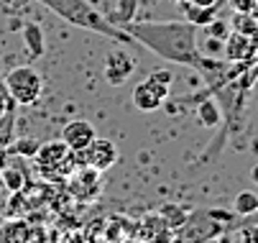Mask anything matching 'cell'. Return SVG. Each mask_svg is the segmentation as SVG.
Returning <instances> with one entry per match:
<instances>
[{
    "instance_id": "e0dca14e",
    "label": "cell",
    "mask_w": 258,
    "mask_h": 243,
    "mask_svg": "<svg viewBox=\"0 0 258 243\" xmlns=\"http://www.w3.org/2000/svg\"><path fill=\"white\" fill-rule=\"evenodd\" d=\"M233 31H240V33H248V36L258 39V21L250 13H235L233 16Z\"/></svg>"
},
{
    "instance_id": "30bf717a",
    "label": "cell",
    "mask_w": 258,
    "mask_h": 243,
    "mask_svg": "<svg viewBox=\"0 0 258 243\" xmlns=\"http://www.w3.org/2000/svg\"><path fill=\"white\" fill-rule=\"evenodd\" d=\"M23 46H26V51H28L33 59H36V56H41V54L46 51L44 28H41L39 23H33V21L23 23Z\"/></svg>"
},
{
    "instance_id": "d6986e66",
    "label": "cell",
    "mask_w": 258,
    "mask_h": 243,
    "mask_svg": "<svg viewBox=\"0 0 258 243\" xmlns=\"http://www.w3.org/2000/svg\"><path fill=\"white\" fill-rule=\"evenodd\" d=\"M3 182H6V187L11 190V192H21L23 190V182H26V177H23V171L21 169H13V166H6L3 171Z\"/></svg>"
},
{
    "instance_id": "7a4b0ae2",
    "label": "cell",
    "mask_w": 258,
    "mask_h": 243,
    "mask_svg": "<svg viewBox=\"0 0 258 243\" xmlns=\"http://www.w3.org/2000/svg\"><path fill=\"white\" fill-rule=\"evenodd\" d=\"M44 3L49 11H54L59 18H64L67 23L77 26V28H87V31H95L100 36H107V39H115V41H125V44H138L131 33L115 23H110V18L105 13H100L97 8H92L87 0H39ZM141 46V44H138Z\"/></svg>"
},
{
    "instance_id": "4fadbf2b",
    "label": "cell",
    "mask_w": 258,
    "mask_h": 243,
    "mask_svg": "<svg viewBox=\"0 0 258 243\" xmlns=\"http://www.w3.org/2000/svg\"><path fill=\"white\" fill-rule=\"evenodd\" d=\"M233 213H235V215H243V218L255 215V213H258V195L250 192V190L238 192L235 200H233Z\"/></svg>"
},
{
    "instance_id": "d4e9b609",
    "label": "cell",
    "mask_w": 258,
    "mask_h": 243,
    "mask_svg": "<svg viewBox=\"0 0 258 243\" xmlns=\"http://www.w3.org/2000/svg\"><path fill=\"white\" fill-rule=\"evenodd\" d=\"M250 182L258 187V161H255V164H253V169H250Z\"/></svg>"
},
{
    "instance_id": "8992f818",
    "label": "cell",
    "mask_w": 258,
    "mask_h": 243,
    "mask_svg": "<svg viewBox=\"0 0 258 243\" xmlns=\"http://www.w3.org/2000/svg\"><path fill=\"white\" fill-rule=\"evenodd\" d=\"M97 136L95 126L85 118H75V120H69L61 131V141L72 149V151H85L90 144H92V138Z\"/></svg>"
},
{
    "instance_id": "5bb4252c",
    "label": "cell",
    "mask_w": 258,
    "mask_h": 243,
    "mask_svg": "<svg viewBox=\"0 0 258 243\" xmlns=\"http://www.w3.org/2000/svg\"><path fill=\"white\" fill-rule=\"evenodd\" d=\"M41 141L39 138H33V136H26V138H16V141L8 144V154H16V156H26V159H33L36 151H39Z\"/></svg>"
},
{
    "instance_id": "ba28073f",
    "label": "cell",
    "mask_w": 258,
    "mask_h": 243,
    "mask_svg": "<svg viewBox=\"0 0 258 243\" xmlns=\"http://www.w3.org/2000/svg\"><path fill=\"white\" fill-rule=\"evenodd\" d=\"M133 105L138 110H143V113H154V110H159L164 105V97L143 80V82H138L133 87Z\"/></svg>"
},
{
    "instance_id": "cb8c5ba5",
    "label": "cell",
    "mask_w": 258,
    "mask_h": 243,
    "mask_svg": "<svg viewBox=\"0 0 258 243\" xmlns=\"http://www.w3.org/2000/svg\"><path fill=\"white\" fill-rule=\"evenodd\" d=\"M8 166V151L6 149H0V171H3Z\"/></svg>"
},
{
    "instance_id": "9a60e30c",
    "label": "cell",
    "mask_w": 258,
    "mask_h": 243,
    "mask_svg": "<svg viewBox=\"0 0 258 243\" xmlns=\"http://www.w3.org/2000/svg\"><path fill=\"white\" fill-rule=\"evenodd\" d=\"M146 82H149L164 100H169V90H171V82H174V75L169 72V69H154V72L146 77Z\"/></svg>"
},
{
    "instance_id": "8fae6325",
    "label": "cell",
    "mask_w": 258,
    "mask_h": 243,
    "mask_svg": "<svg viewBox=\"0 0 258 243\" xmlns=\"http://www.w3.org/2000/svg\"><path fill=\"white\" fill-rule=\"evenodd\" d=\"M136 13H138V0H118L115 8L107 13L110 23H115V26H128L131 21H136Z\"/></svg>"
},
{
    "instance_id": "7402d4cb",
    "label": "cell",
    "mask_w": 258,
    "mask_h": 243,
    "mask_svg": "<svg viewBox=\"0 0 258 243\" xmlns=\"http://www.w3.org/2000/svg\"><path fill=\"white\" fill-rule=\"evenodd\" d=\"M205 28H207L210 36H215V39H225L228 33H230V31H228V23L220 21V18H215V21H212L210 26H205Z\"/></svg>"
},
{
    "instance_id": "5b68a950",
    "label": "cell",
    "mask_w": 258,
    "mask_h": 243,
    "mask_svg": "<svg viewBox=\"0 0 258 243\" xmlns=\"http://www.w3.org/2000/svg\"><path fill=\"white\" fill-rule=\"evenodd\" d=\"M85 164L97 169V171H107L118 164V146L110 138H100L95 136L92 144L85 149Z\"/></svg>"
},
{
    "instance_id": "9c48e42d",
    "label": "cell",
    "mask_w": 258,
    "mask_h": 243,
    "mask_svg": "<svg viewBox=\"0 0 258 243\" xmlns=\"http://www.w3.org/2000/svg\"><path fill=\"white\" fill-rule=\"evenodd\" d=\"M181 11H184V21L195 23L197 28H205V26H210L217 18L220 3H215V6H197V3H192V0H187V3H181Z\"/></svg>"
},
{
    "instance_id": "ffe728a7",
    "label": "cell",
    "mask_w": 258,
    "mask_h": 243,
    "mask_svg": "<svg viewBox=\"0 0 258 243\" xmlns=\"http://www.w3.org/2000/svg\"><path fill=\"white\" fill-rule=\"evenodd\" d=\"M197 46H200V51L205 54V56H223V51H225V39H215V36H210L207 33V41L205 44H200L197 41Z\"/></svg>"
},
{
    "instance_id": "6da1fadb",
    "label": "cell",
    "mask_w": 258,
    "mask_h": 243,
    "mask_svg": "<svg viewBox=\"0 0 258 243\" xmlns=\"http://www.w3.org/2000/svg\"><path fill=\"white\" fill-rule=\"evenodd\" d=\"M131 36L159 54L161 59H169L174 64L192 67L205 77L217 75L223 64L212 56H205L197 46V26L189 21H131L125 26Z\"/></svg>"
},
{
    "instance_id": "3957f363",
    "label": "cell",
    "mask_w": 258,
    "mask_h": 243,
    "mask_svg": "<svg viewBox=\"0 0 258 243\" xmlns=\"http://www.w3.org/2000/svg\"><path fill=\"white\" fill-rule=\"evenodd\" d=\"M6 87H8L11 97L16 100V105L28 108V105H36V100L41 97L44 80L33 67L23 64V67H13L6 75Z\"/></svg>"
},
{
    "instance_id": "52a82bcc",
    "label": "cell",
    "mask_w": 258,
    "mask_h": 243,
    "mask_svg": "<svg viewBox=\"0 0 258 243\" xmlns=\"http://www.w3.org/2000/svg\"><path fill=\"white\" fill-rule=\"evenodd\" d=\"M255 54H258V39L248 36V33H240V31H233L225 36L223 56L228 62H248V59H255Z\"/></svg>"
},
{
    "instance_id": "4316f807",
    "label": "cell",
    "mask_w": 258,
    "mask_h": 243,
    "mask_svg": "<svg viewBox=\"0 0 258 243\" xmlns=\"http://www.w3.org/2000/svg\"><path fill=\"white\" fill-rule=\"evenodd\" d=\"M250 16L258 21V0H255V3H253V8H250Z\"/></svg>"
},
{
    "instance_id": "603a6c76",
    "label": "cell",
    "mask_w": 258,
    "mask_h": 243,
    "mask_svg": "<svg viewBox=\"0 0 258 243\" xmlns=\"http://www.w3.org/2000/svg\"><path fill=\"white\" fill-rule=\"evenodd\" d=\"M253 3H255V0H230V8L235 13H250Z\"/></svg>"
},
{
    "instance_id": "ac0fdd59",
    "label": "cell",
    "mask_w": 258,
    "mask_h": 243,
    "mask_svg": "<svg viewBox=\"0 0 258 243\" xmlns=\"http://www.w3.org/2000/svg\"><path fill=\"white\" fill-rule=\"evenodd\" d=\"M161 218L166 220V225L169 228H181L184 223H187V210L184 207H179V205H166L164 210H161Z\"/></svg>"
},
{
    "instance_id": "277c9868",
    "label": "cell",
    "mask_w": 258,
    "mask_h": 243,
    "mask_svg": "<svg viewBox=\"0 0 258 243\" xmlns=\"http://www.w3.org/2000/svg\"><path fill=\"white\" fill-rule=\"evenodd\" d=\"M133 72H136V59H133L125 49H113V51L105 54L102 75H105V82H107L110 87L125 85Z\"/></svg>"
},
{
    "instance_id": "7c38bea8",
    "label": "cell",
    "mask_w": 258,
    "mask_h": 243,
    "mask_svg": "<svg viewBox=\"0 0 258 243\" xmlns=\"http://www.w3.org/2000/svg\"><path fill=\"white\" fill-rule=\"evenodd\" d=\"M100 174H102V171H97V169H92V166L85 164V169L77 171L75 187H80V190L85 192V197H95V195L100 192Z\"/></svg>"
},
{
    "instance_id": "83f0119b",
    "label": "cell",
    "mask_w": 258,
    "mask_h": 243,
    "mask_svg": "<svg viewBox=\"0 0 258 243\" xmlns=\"http://www.w3.org/2000/svg\"><path fill=\"white\" fill-rule=\"evenodd\" d=\"M174 3H187V0H174Z\"/></svg>"
},
{
    "instance_id": "2e32d148",
    "label": "cell",
    "mask_w": 258,
    "mask_h": 243,
    "mask_svg": "<svg viewBox=\"0 0 258 243\" xmlns=\"http://www.w3.org/2000/svg\"><path fill=\"white\" fill-rule=\"evenodd\" d=\"M197 115H200V123L202 126H207V128H215L217 123H220V108H217V102L215 100H205V102H200V108H197Z\"/></svg>"
},
{
    "instance_id": "484cf974",
    "label": "cell",
    "mask_w": 258,
    "mask_h": 243,
    "mask_svg": "<svg viewBox=\"0 0 258 243\" xmlns=\"http://www.w3.org/2000/svg\"><path fill=\"white\" fill-rule=\"evenodd\" d=\"M197 6H215V3H223V0H192Z\"/></svg>"
},
{
    "instance_id": "44dd1931",
    "label": "cell",
    "mask_w": 258,
    "mask_h": 243,
    "mask_svg": "<svg viewBox=\"0 0 258 243\" xmlns=\"http://www.w3.org/2000/svg\"><path fill=\"white\" fill-rule=\"evenodd\" d=\"M13 105H16V100L11 97V92H8V87H6V80H0V118L8 115V113L13 110Z\"/></svg>"
}]
</instances>
